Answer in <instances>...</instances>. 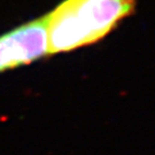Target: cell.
Listing matches in <instances>:
<instances>
[{
    "mask_svg": "<svg viewBox=\"0 0 155 155\" xmlns=\"http://www.w3.org/2000/svg\"><path fill=\"white\" fill-rule=\"evenodd\" d=\"M137 0H63L45 15L47 55L92 45L136 12Z\"/></svg>",
    "mask_w": 155,
    "mask_h": 155,
    "instance_id": "1",
    "label": "cell"
},
{
    "mask_svg": "<svg viewBox=\"0 0 155 155\" xmlns=\"http://www.w3.org/2000/svg\"><path fill=\"white\" fill-rule=\"evenodd\" d=\"M47 55L45 15L0 36V72L32 63Z\"/></svg>",
    "mask_w": 155,
    "mask_h": 155,
    "instance_id": "2",
    "label": "cell"
}]
</instances>
